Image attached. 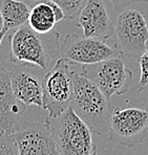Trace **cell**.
I'll use <instances>...</instances> for the list:
<instances>
[{"mask_svg": "<svg viewBox=\"0 0 148 155\" xmlns=\"http://www.w3.org/2000/svg\"><path fill=\"white\" fill-rule=\"evenodd\" d=\"M70 107L92 132L97 134L108 132L113 108L97 84L86 74L83 66L81 70L75 69L74 71V92Z\"/></svg>", "mask_w": 148, "mask_h": 155, "instance_id": "6da1fadb", "label": "cell"}, {"mask_svg": "<svg viewBox=\"0 0 148 155\" xmlns=\"http://www.w3.org/2000/svg\"><path fill=\"white\" fill-rule=\"evenodd\" d=\"M60 58L59 34H39L29 24L14 29L11 35V59L17 63H31L49 71Z\"/></svg>", "mask_w": 148, "mask_h": 155, "instance_id": "7a4b0ae2", "label": "cell"}, {"mask_svg": "<svg viewBox=\"0 0 148 155\" xmlns=\"http://www.w3.org/2000/svg\"><path fill=\"white\" fill-rule=\"evenodd\" d=\"M49 118L52 134L60 155H89L96 145L92 131L72 107L61 115Z\"/></svg>", "mask_w": 148, "mask_h": 155, "instance_id": "3957f363", "label": "cell"}, {"mask_svg": "<svg viewBox=\"0 0 148 155\" xmlns=\"http://www.w3.org/2000/svg\"><path fill=\"white\" fill-rule=\"evenodd\" d=\"M72 63L59 58L43 79L42 108L49 112V117L61 115L70 107L74 92Z\"/></svg>", "mask_w": 148, "mask_h": 155, "instance_id": "277c9868", "label": "cell"}, {"mask_svg": "<svg viewBox=\"0 0 148 155\" xmlns=\"http://www.w3.org/2000/svg\"><path fill=\"white\" fill-rule=\"evenodd\" d=\"M115 47L123 56L138 60L147 48L148 22L140 11L123 8L115 21Z\"/></svg>", "mask_w": 148, "mask_h": 155, "instance_id": "5b68a950", "label": "cell"}, {"mask_svg": "<svg viewBox=\"0 0 148 155\" xmlns=\"http://www.w3.org/2000/svg\"><path fill=\"white\" fill-rule=\"evenodd\" d=\"M108 133L110 142L136 147L148 136V111L138 107L113 108Z\"/></svg>", "mask_w": 148, "mask_h": 155, "instance_id": "8992f818", "label": "cell"}, {"mask_svg": "<svg viewBox=\"0 0 148 155\" xmlns=\"http://www.w3.org/2000/svg\"><path fill=\"white\" fill-rule=\"evenodd\" d=\"M121 56L116 47L106 44L105 40L66 35L60 42V58L79 65H95Z\"/></svg>", "mask_w": 148, "mask_h": 155, "instance_id": "52a82bcc", "label": "cell"}, {"mask_svg": "<svg viewBox=\"0 0 148 155\" xmlns=\"http://www.w3.org/2000/svg\"><path fill=\"white\" fill-rule=\"evenodd\" d=\"M46 70L31 63H18L11 70L14 94L25 107L42 108L43 79Z\"/></svg>", "mask_w": 148, "mask_h": 155, "instance_id": "ba28073f", "label": "cell"}, {"mask_svg": "<svg viewBox=\"0 0 148 155\" xmlns=\"http://www.w3.org/2000/svg\"><path fill=\"white\" fill-rule=\"evenodd\" d=\"M18 155H60L52 134L49 116L42 122L22 123L12 134Z\"/></svg>", "mask_w": 148, "mask_h": 155, "instance_id": "9c48e42d", "label": "cell"}, {"mask_svg": "<svg viewBox=\"0 0 148 155\" xmlns=\"http://www.w3.org/2000/svg\"><path fill=\"white\" fill-rule=\"evenodd\" d=\"M92 66L96 71L94 78L90 79L108 100L113 95H122L129 90L133 83V72L125 67L124 62L119 57Z\"/></svg>", "mask_w": 148, "mask_h": 155, "instance_id": "30bf717a", "label": "cell"}, {"mask_svg": "<svg viewBox=\"0 0 148 155\" xmlns=\"http://www.w3.org/2000/svg\"><path fill=\"white\" fill-rule=\"evenodd\" d=\"M106 1L86 0L77 18V25L82 28L84 37L106 40L113 35L115 22L107 10Z\"/></svg>", "mask_w": 148, "mask_h": 155, "instance_id": "8fae6325", "label": "cell"}, {"mask_svg": "<svg viewBox=\"0 0 148 155\" xmlns=\"http://www.w3.org/2000/svg\"><path fill=\"white\" fill-rule=\"evenodd\" d=\"M26 107L14 94L11 71L0 67V127L8 134H14L21 125Z\"/></svg>", "mask_w": 148, "mask_h": 155, "instance_id": "7c38bea8", "label": "cell"}, {"mask_svg": "<svg viewBox=\"0 0 148 155\" xmlns=\"http://www.w3.org/2000/svg\"><path fill=\"white\" fill-rule=\"evenodd\" d=\"M31 6L27 24L39 34H49L65 18L62 8L52 0H25Z\"/></svg>", "mask_w": 148, "mask_h": 155, "instance_id": "4fadbf2b", "label": "cell"}, {"mask_svg": "<svg viewBox=\"0 0 148 155\" xmlns=\"http://www.w3.org/2000/svg\"><path fill=\"white\" fill-rule=\"evenodd\" d=\"M0 13L4 28L10 31L27 23L31 6L25 0H0Z\"/></svg>", "mask_w": 148, "mask_h": 155, "instance_id": "5bb4252c", "label": "cell"}, {"mask_svg": "<svg viewBox=\"0 0 148 155\" xmlns=\"http://www.w3.org/2000/svg\"><path fill=\"white\" fill-rule=\"evenodd\" d=\"M52 1L62 8L65 18L75 19L78 18L86 0H52Z\"/></svg>", "mask_w": 148, "mask_h": 155, "instance_id": "9a60e30c", "label": "cell"}, {"mask_svg": "<svg viewBox=\"0 0 148 155\" xmlns=\"http://www.w3.org/2000/svg\"><path fill=\"white\" fill-rule=\"evenodd\" d=\"M138 61L140 64V80L138 83V90L141 92L148 88V46Z\"/></svg>", "mask_w": 148, "mask_h": 155, "instance_id": "2e32d148", "label": "cell"}, {"mask_svg": "<svg viewBox=\"0 0 148 155\" xmlns=\"http://www.w3.org/2000/svg\"><path fill=\"white\" fill-rule=\"evenodd\" d=\"M0 155H18V147L12 134L0 135Z\"/></svg>", "mask_w": 148, "mask_h": 155, "instance_id": "e0dca14e", "label": "cell"}, {"mask_svg": "<svg viewBox=\"0 0 148 155\" xmlns=\"http://www.w3.org/2000/svg\"><path fill=\"white\" fill-rule=\"evenodd\" d=\"M108 2H110L113 5V8L118 11H121L123 8H130L133 4L136 3H141V2H147L148 0H107Z\"/></svg>", "mask_w": 148, "mask_h": 155, "instance_id": "ac0fdd59", "label": "cell"}, {"mask_svg": "<svg viewBox=\"0 0 148 155\" xmlns=\"http://www.w3.org/2000/svg\"><path fill=\"white\" fill-rule=\"evenodd\" d=\"M8 34V29H5L4 28L2 31H0V47H1V45H2V42H3V40H4V38H5V36Z\"/></svg>", "mask_w": 148, "mask_h": 155, "instance_id": "d6986e66", "label": "cell"}, {"mask_svg": "<svg viewBox=\"0 0 148 155\" xmlns=\"http://www.w3.org/2000/svg\"><path fill=\"white\" fill-rule=\"evenodd\" d=\"M4 29V24H3V19H2L1 13H0V31H2Z\"/></svg>", "mask_w": 148, "mask_h": 155, "instance_id": "ffe728a7", "label": "cell"}, {"mask_svg": "<svg viewBox=\"0 0 148 155\" xmlns=\"http://www.w3.org/2000/svg\"><path fill=\"white\" fill-rule=\"evenodd\" d=\"M89 155H98V154H97V147H95V148H94L92 152V153H90Z\"/></svg>", "mask_w": 148, "mask_h": 155, "instance_id": "44dd1931", "label": "cell"}, {"mask_svg": "<svg viewBox=\"0 0 148 155\" xmlns=\"http://www.w3.org/2000/svg\"><path fill=\"white\" fill-rule=\"evenodd\" d=\"M3 133H5V132H4L3 129H2L1 127H0V135H1V134H3Z\"/></svg>", "mask_w": 148, "mask_h": 155, "instance_id": "7402d4cb", "label": "cell"}]
</instances>
